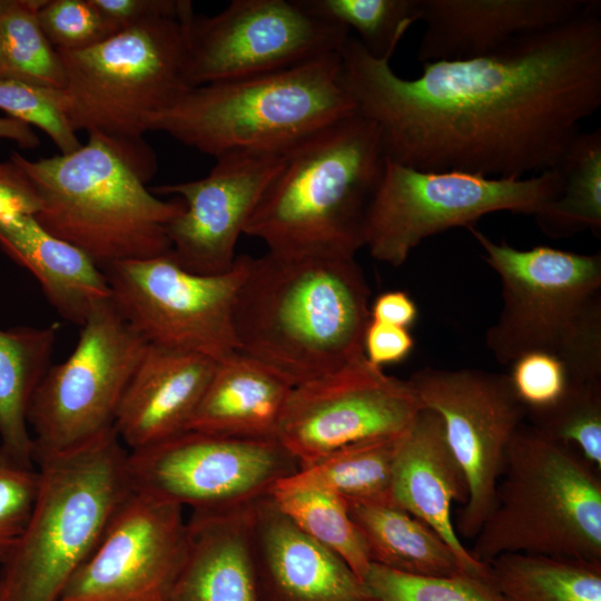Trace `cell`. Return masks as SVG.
<instances>
[{
  "label": "cell",
  "mask_w": 601,
  "mask_h": 601,
  "mask_svg": "<svg viewBox=\"0 0 601 601\" xmlns=\"http://www.w3.org/2000/svg\"><path fill=\"white\" fill-rule=\"evenodd\" d=\"M599 474L575 449L522 423L471 554L484 564L504 553L601 561Z\"/></svg>",
  "instance_id": "9c48e42d"
},
{
  "label": "cell",
  "mask_w": 601,
  "mask_h": 601,
  "mask_svg": "<svg viewBox=\"0 0 601 601\" xmlns=\"http://www.w3.org/2000/svg\"><path fill=\"white\" fill-rule=\"evenodd\" d=\"M0 247L35 276L61 318L79 327L111 298L105 272L85 252L49 234L35 216L0 221Z\"/></svg>",
  "instance_id": "cb8c5ba5"
},
{
  "label": "cell",
  "mask_w": 601,
  "mask_h": 601,
  "mask_svg": "<svg viewBox=\"0 0 601 601\" xmlns=\"http://www.w3.org/2000/svg\"><path fill=\"white\" fill-rule=\"evenodd\" d=\"M563 176L559 196L535 215L551 238L601 230V129L581 131L558 165Z\"/></svg>",
  "instance_id": "f546056e"
},
{
  "label": "cell",
  "mask_w": 601,
  "mask_h": 601,
  "mask_svg": "<svg viewBox=\"0 0 601 601\" xmlns=\"http://www.w3.org/2000/svg\"><path fill=\"white\" fill-rule=\"evenodd\" d=\"M422 407L437 413L462 467L467 500L454 524L474 539L494 505L509 444L525 417L510 377L482 370L424 367L407 380Z\"/></svg>",
  "instance_id": "9a60e30c"
},
{
  "label": "cell",
  "mask_w": 601,
  "mask_h": 601,
  "mask_svg": "<svg viewBox=\"0 0 601 601\" xmlns=\"http://www.w3.org/2000/svg\"><path fill=\"white\" fill-rule=\"evenodd\" d=\"M41 201L36 220L49 234L85 252L102 270L116 263L170 253L166 225L184 209L147 189L138 170L95 135L69 154L10 158Z\"/></svg>",
  "instance_id": "5b68a950"
},
{
  "label": "cell",
  "mask_w": 601,
  "mask_h": 601,
  "mask_svg": "<svg viewBox=\"0 0 601 601\" xmlns=\"http://www.w3.org/2000/svg\"><path fill=\"white\" fill-rule=\"evenodd\" d=\"M10 140L20 148L33 149L40 145V139L33 128L11 117H0V140Z\"/></svg>",
  "instance_id": "ee69618b"
},
{
  "label": "cell",
  "mask_w": 601,
  "mask_h": 601,
  "mask_svg": "<svg viewBox=\"0 0 601 601\" xmlns=\"http://www.w3.org/2000/svg\"><path fill=\"white\" fill-rule=\"evenodd\" d=\"M38 20L49 42L61 51L86 49L118 32L91 0H42Z\"/></svg>",
  "instance_id": "8d00e7d4"
},
{
  "label": "cell",
  "mask_w": 601,
  "mask_h": 601,
  "mask_svg": "<svg viewBox=\"0 0 601 601\" xmlns=\"http://www.w3.org/2000/svg\"><path fill=\"white\" fill-rule=\"evenodd\" d=\"M404 434L366 440L338 449L311 466L279 480L272 490L316 487L345 501L394 502L393 469Z\"/></svg>",
  "instance_id": "83f0119b"
},
{
  "label": "cell",
  "mask_w": 601,
  "mask_h": 601,
  "mask_svg": "<svg viewBox=\"0 0 601 601\" xmlns=\"http://www.w3.org/2000/svg\"><path fill=\"white\" fill-rule=\"evenodd\" d=\"M57 334V324L0 328V444L27 463H35L28 408L51 366Z\"/></svg>",
  "instance_id": "4316f807"
},
{
  "label": "cell",
  "mask_w": 601,
  "mask_h": 601,
  "mask_svg": "<svg viewBox=\"0 0 601 601\" xmlns=\"http://www.w3.org/2000/svg\"><path fill=\"white\" fill-rule=\"evenodd\" d=\"M118 31L154 19H176L193 9L188 0H91Z\"/></svg>",
  "instance_id": "ab89813d"
},
{
  "label": "cell",
  "mask_w": 601,
  "mask_h": 601,
  "mask_svg": "<svg viewBox=\"0 0 601 601\" xmlns=\"http://www.w3.org/2000/svg\"><path fill=\"white\" fill-rule=\"evenodd\" d=\"M285 154H229L216 159L204 178L154 187L155 195H174L184 203L166 225L174 260L196 274L228 272L236 244Z\"/></svg>",
  "instance_id": "ac0fdd59"
},
{
  "label": "cell",
  "mask_w": 601,
  "mask_h": 601,
  "mask_svg": "<svg viewBox=\"0 0 601 601\" xmlns=\"http://www.w3.org/2000/svg\"><path fill=\"white\" fill-rule=\"evenodd\" d=\"M40 207L38 193L26 173L11 159L0 162V221L35 216Z\"/></svg>",
  "instance_id": "b9f144b4"
},
{
  "label": "cell",
  "mask_w": 601,
  "mask_h": 601,
  "mask_svg": "<svg viewBox=\"0 0 601 601\" xmlns=\"http://www.w3.org/2000/svg\"><path fill=\"white\" fill-rule=\"evenodd\" d=\"M601 2L493 52L422 65L414 79L339 48L341 83L381 134L385 159L424 171L523 178L558 167L601 106Z\"/></svg>",
  "instance_id": "6da1fadb"
},
{
  "label": "cell",
  "mask_w": 601,
  "mask_h": 601,
  "mask_svg": "<svg viewBox=\"0 0 601 601\" xmlns=\"http://www.w3.org/2000/svg\"><path fill=\"white\" fill-rule=\"evenodd\" d=\"M57 51L66 77L62 108L71 128L105 140L148 181L157 162L144 140L147 121L188 87L181 21L154 19L92 47Z\"/></svg>",
  "instance_id": "ba28073f"
},
{
  "label": "cell",
  "mask_w": 601,
  "mask_h": 601,
  "mask_svg": "<svg viewBox=\"0 0 601 601\" xmlns=\"http://www.w3.org/2000/svg\"><path fill=\"white\" fill-rule=\"evenodd\" d=\"M346 503L372 563L417 575L467 573L439 533L396 503Z\"/></svg>",
  "instance_id": "484cf974"
},
{
  "label": "cell",
  "mask_w": 601,
  "mask_h": 601,
  "mask_svg": "<svg viewBox=\"0 0 601 601\" xmlns=\"http://www.w3.org/2000/svg\"><path fill=\"white\" fill-rule=\"evenodd\" d=\"M385 165L377 126L355 111L285 154L244 234L268 252L355 257Z\"/></svg>",
  "instance_id": "3957f363"
},
{
  "label": "cell",
  "mask_w": 601,
  "mask_h": 601,
  "mask_svg": "<svg viewBox=\"0 0 601 601\" xmlns=\"http://www.w3.org/2000/svg\"><path fill=\"white\" fill-rule=\"evenodd\" d=\"M128 450L111 430L36 463L30 516L1 565L0 601H57L131 490Z\"/></svg>",
  "instance_id": "52a82bcc"
},
{
  "label": "cell",
  "mask_w": 601,
  "mask_h": 601,
  "mask_svg": "<svg viewBox=\"0 0 601 601\" xmlns=\"http://www.w3.org/2000/svg\"><path fill=\"white\" fill-rule=\"evenodd\" d=\"M147 346L111 298L80 327L71 354L51 365L31 398L35 463L77 450L114 430L124 392Z\"/></svg>",
  "instance_id": "8fae6325"
},
{
  "label": "cell",
  "mask_w": 601,
  "mask_h": 601,
  "mask_svg": "<svg viewBox=\"0 0 601 601\" xmlns=\"http://www.w3.org/2000/svg\"><path fill=\"white\" fill-rule=\"evenodd\" d=\"M513 391L525 410L553 404L565 391L569 378L563 363L545 352H530L512 363L509 376Z\"/></svg>",
  "instance_id": "f35d334b"
},
{
  "label": "cell",
  "mask_w": 601,
  "mask_h": 601,
  "mask_svg": "<svg viewBox=\"0 0 601 601\" xmlns=\"http://www.w3.org/2000/svg\"><path fill=\"white\" fill-rule=\"evenodd\" d=\"M364 582L375 601H505L490 577L397 572L371 563Z\"/></svg>",
  "instance_id": "e575fe53"
},
{
  "label": "cell",
  "mask_w": 601,
  "mask_h": 601,
  "mask_svg": "<svg viewBox=\"0 0 601 601\" xmlns=\"http://www.w3.org/2000/svg\"><path fill=\"white\" fill-rule=\"evenodd\" d=\"M298 470L278 440H253L187 430L128 451L131 489L193 512L252 504Z\"/></svg>",
  "instance_id": "5bb4252c"
},
{
  "label": "cell",
  "mask_w": 601,
  "mask_h": 601,
  "mask_svg": "<svg viewBox=\"0 0 601 601\" xmlns=\"http://www.w3.org/2000/svg\"><path fill=\"white\" fill-rule=\"evenodd\" d=\"M599 0H421L423 65L489 55L513 38L569 21Z\"/></svg>",
  "instance_id": "ffe728a7"
},
{
  "label": "cell",
  "mask_w": 601,
  "mask_h": 601,
  "mask_svg": "<svg viewBox=\"0 0 601 601\" xmlns=\"http://www.w3.org/2000/svg\"><path fill=\"white\" fill-rule=\"evenodd\" d=\"M559 167L523 178L464 171H424L386 160L364 225L371 256L401 266L424 239L455 227H474L484 215H535L562 188Z\"/></svg>",
  "instance_id": "30bf717a"
},
{
  "label": "cell",
  "mask_w": 601,
  "mask_h": 601,
  "mask_svg": "<svg viewBox=\"0 0 601 601\" xmlns=\"http://www.w3.org/2000/svg\"><path fill=\"white\" fill-rule=\"evenodd\" d=\"M414 339L407 328L370 319L363 337L366 359L374 366L397 364L412 352Z\"/></svg>",
  "instance_id": "60d3db41"
},
{
  "label": "cell",
  "mask_w": 601,
  "mask_h": 601,
  "mask_svg": "<svg viewBox=\"0 0 601 601\" xmlns=\"http://www.w3.org/2000/svg\"><path fill=\"white\" fill-rule=\"evenodd\" d=\"M371 289L355 257H249L234 306L238 352L293 387L364 357Z\"/></svg>",
  "instance_id": "7a4b0ae2"
},
{
  "label": "cell",
  "mask_w": 601,
  "mask_h": 601,
  "mask_svg": "<svg viewBox=\"0 0 601 601\" xmlns=\"http://www.w3.org/2000/svg\"><path fill=\"white\" fill-rule=\"evenodd\" d=\"M372 321L410 328L417 319V306L403 290H391L378 295L370 307Z\"/></svg>",
  "instance_id": "7bdbcfd3"
},
{
  "label": "cell",
  "mask_w": 601,
  "mask_h": 601,
  "mask_svg": "<svg viewBox=\"0 0 601 601\" xmlns=\"http://www.w3.org/2000/svg\"><path fill=\"white\" fill-rule=\"evenodd\" d=\"M313 13L339 23L375 59L391 60L410 27L421 20V0H300Z\"/></svg>",
  "instance_id": "d6a6232c"
},
{
  "label": "cell",
  "mask_w": 601,
  "mask_h": 601,
  "mask_svg": "<svg viewBox=\"0 0 601 601\" xmlns=\"http://www.w3.org/2000/svg\"><path fill=\"white\" fill-rule=\"evenodd\" d=\"M338 51L269 73L187 87L149 117L147 131L164 132L215 159L287 152L356 111L341 83Z\"/></svg>",
  "instance_id": "277c9868"
},
{
  "label": "cell",
  "mask_w": 601,
  "mask_h": 601,
  "mask_svg": "<svg viewBox=\"0 0 601 601\" xmlns=\"http://www.w3.org/2000/svg\"><path fill=\"white\" fill-rule=\"evenodd\" d=\"M180 21L188 87L286 69L338 51L349 36L300 0H233L213 16L190 9Z\"/></svg>",
  "instance_id": "4fadbf2b"
},
{
  "label": "cell",
  "mask_w": 601,
  "mask_h": 601,
  "mask_svg": "<svg viewBox=\"0 0 601 601\" xmlns=\"http://www.w3.org/2000/svg\"><path fill=\"white\" fill-rule=\"evenodd\" d=\"M254 503L193 512L171 601H262L253 545Z\"/></svg>",
  "instance_id": "603a6c76"
},
{
  "label": "cell",
  "mask_w": 601,
  "mask_h": 601,
  "mask_svg": "<svg viewBox=\"0 0 601 601\" xmlns=\"http://www.w3.org/2000/svg\"><path fill=\"white\" fill-rule=\"evenodd\" d=\"M38 483L37 465L19 460L0 444V566L27 524Z\"/></svg>",
  "instance_id": "74e56055"
},
{
  "label": "cell",
  "mask_w": 601,
  "mask_h": 601,
  "mask_svg": "<svg viewBox=\"0 0 601 601\" xmlns=\"http://www.w3.org/2000/svg\"><path fill=\"white\" fill-rule=\"evenodd\" d=\"M467 229L502 282L503 306L485 336L495 359L508 365L545 352L563 363L569 381H601V254L521 250Z\"/></svg>",
  "instance_id": "8992f818"
},
{
  "label": "cell",
  "mask_w": 601,
  "mask_h": 601,
  "mask_svg": "<svg viewBox=\"0 0 601 601\" xmlns=\"http://www.w3.org/2000/svg\"><path fill=\"white\" fill-rule=\"evenodd\" d=\"M505 601H601V561L504 553L487 563Z\"/></svg>",
  "instance_id": "f1b7e54d"
},
{
  "label": "cell",
  "mask_w": 601,
  "mask_h": 601,
  "mask_svg": "<svg viewBox=\"0 0 601 601\" xmlns=\"http://www.w3.org/2000/svg\"><path fill=\"white\" fill-rule=\"evenodd\" d=\"M270 495L302 532L339 556L364 581L372 562L345 500L316 487L274 489Z\"/></svg>",
  "instance_id": "1f68e13d"
},
{
  "label": "cell",
  "mask_w": 601,
  "mask_h": 601,
  "mask_svg": "<svg viewBox=\"0 0 601 601\" xmlns=\"http://www.w3.org/2000/svg\"><path fill=\"white\" fill-rule=\"evenodd\" d=\"M0 592H1V566H0Z\"/></svg>",
  "instance_id": "f6af8a7d"
},
{
  "label": "cell",
  "mask_w": 601,
  "mask_h": 601,
  "mask_svg": "<svg viewBox=\"0 0 601 601\" xmlns=\"http://www.w3.org/2000/svg\"><path fill=\"white\" fill-rule=\"evenodd\" d=\"M187 535L181 506L131 489L57 601H171Z\"/></svg>",
  "instance_id": "e0dca14e"
},
{
  "label": "cell",
  "mask_w": 601,
  "mask_h": 601,
  "mask_svg": "<svg viewBox=\"0 0 601 601\" xmlns=\"http://www.w3.org/2000/svg\"><path fill=\"white\" fill-rule=\"evenodd\" d=\"M467 495L464 472L447 443L441 416L423 407L398 446L393 469V501L439 533L465 572L490 577L487 564L473 558L452 520L453 504L464 505Z\"/></svg>",
  "instance_id": "7402d4cb"
},
{
  "label": "cell",
  "mask_w": 601,
  "mask_h": 601,
  "mask_svg": "<svg viewBox=\"0 0 601 601\" xmlns=\"http://www.w3.org/2000/svg\"><path fill=\"white\" fill-rule=\"evenodd\" d=\"M422 408L407 380L385 374L364 356L294 386L277 440L299 470L344 446L401 435Z\"/></svg>",
  "instance_id": "2e32d148"
},
{
  "label": "cell",
  "mask_w": 601,
  "mask_h": 601,
  "mask_svg": "<svg viewBox=\"0 0 601 601\" xmlns=\"http://www.w3.org/2000/svg\"><path fill=\"white\" fill-rule=\"evenodd\" d=\"M252 531L262 601H375L351 566L302 532L270 494L253 504Z\"/></svg>",
  "instance_id": "d6986e66"
},
{
  "label": "cell",
  "mask_w": 601,
  "mask_h": 601,
  "mask_svg": "<svg viewBox=\"0 0 601 601\" xmlns=\"http://www.w3.org/2000/svg\"><path fill=\"white\" fill-rule=\"evenodd\" d=\"M248 255L223 274L183 268L170 253L116 263L104 269L111 302L147 344L205 355L216 362L238 352L234 306Z\"/></svg>",
  "instance_id": "7c38bea8"
},
{
  "label": "cell",
  "mask_w": 601,
  "mask_h": 601,
  "mask_svg": "<svg viewBox=\"0 0 601 601\" xmlns=\"http://www.w3.org/2000/svg\"><path fill=\"white\" fill-rule=\"evenodd\" d=\"M0 110L43 131L59 154H69L82 144L68 122L60 91L0 78Z\"/></svg>",
  "instance_id": "d590c367"
},
{
  "label": "cell",
  "mask_w": 601,
  "mask_h": 601,
  "mask_svg": "<svg viewBox=\"0 0 601 601\" xmlns=\"http://www.w3.org/2000/svg\"><path fill=\"white\" fill-rule=\"evenodd\" d=\"M293 386L257 359L236 352L217 362L188 430L277 440Z\"/></svg>",
  "instance_id": "d4e9b609"
},
{
  "label": "cell",
  "mask_w": 601,
  "mask_h": 601,
  "mask_svg": "<svg viewBox=\"0 0 601 601\" xmlns=\"http://www.w3.org/2000/svg\"><path fill=\"white\" fill-rule=\"evenodd\" d=\"M525 416L542 435L575 449L601 472V381H569L553 404L525 410Z\"/></svg>",
  "instance_id": "836d02e7"
},
{
  "label": "cell",
  "mask_w": 601,
  "mask_h": 601,
  "mask_svg": "<svg viewBox=\"0 0 601 601\" xmlns=\"http://www.w3.org/2000/svg\"><path fill=\"white\" fill-rule=\"evenodd\" d=\"M216 366L201 354L147 344L114 423L122 445L136 451L187 431Z\"/></svg>",
  "instance_id": "44dd1931"
},
{
  "label": "cell",
  "mask_w": 601,
  "mask_h": 601,
  "mask_svg": "<svg viewBox=\"0 0 601 601\" xmlns=\"http://www.w3.org/2000/svg\"><path fill=\"white\" fill-rule=\"evenodd\" d=\"M42 0H0V78L60 91L65 70L43 33L38 9Z\"/></svg>",
  "instance_id": "4dcf8cb0"
}]
</instances>
